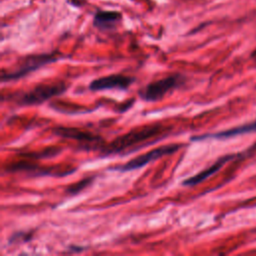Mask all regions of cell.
<instances>
[{
	"mask_svg": "<svg viewBox=\"0 0 256 256\" xmlns=\"http://www.w3.org/2000/svg\"><path fill=\"white\" fill-rule=\"evenodd\" d=\"M165 130H167V127H164L159 123L134 128L126 134L116 137L113 141L103 146L100 150L104 156L117 154L131 147V146L147 141L148 139L163 133Z\"/></svg>",
	"mask_w": 256,
	"mask_h": 256,
	"instance_id": "cell-1",
	"label": "cell"
},
{
	"mask_svg": "<svg viewBox=\"0 0 256 256\" xmlns=\"http://www.w3.org/2000/svg\"><path fill=\"white\" fill-rule=\"evenodd\" d=\"M67 90L64 81L44 82L36 85L28 91H21L9 95V99L18 106H34L44 103L54 96L61 95Z\"/></svg>",
	"mask_w": 256,
	"mask_h": 256,
	"instance_id": "cell-2",
	"label": "cell"
},
{
	"mask_svg": "<svg viewBox=\"0 0 256 256\" xmlns=\"http://www.w3.org/2000/svg\"><path fill=\"white\" fill-rule=\"evenodd\" d=\"M58 60L55 53L51 54H38V55H30L22 59L20 63H18L17 67L10 71H2L1 80L2 82L15 81L26 76L29 73L39 69L40 67L55 62Z\"/></svg>",
	"mask_w": 256,
	"mask_h": 256,
	"instance_id": "cell-3",
	"label": "cell"
},
{
	"mask_svg": "<svg viewBox=\"0 0 256 256\" xmlns=\"http://www.w3.org/2000/svg\"><path fill=\"white\" fill-rule=\"evenodd\" d=\"M184 76L179 73L168 75L157 81L150 82L139 91V96L148 102H155L162 99L172 90L180 87L184 80Z\"/></svg>",
	"mask_w": 256,
	"mask_h": 256,
	"instance_id": "cell-4",
	"label": "cell"
},
{
	"mask_svg": "<svg viewBox=\"0 0 256 256\" xmlns=\"http://www.w3.org/2000/svg\"><path fill=\"white\" fill-rule=\"evenodd\" d=\"M182 147H183V144H180V143L162 145V146H159V147H156L148 151L147 153L141 154L131 159L130 161H128L124 164H121V165L113 166L110 168V170L118 171V172H128V171H132L135 169H139L145 165H147V164L150 163L151 161H154L165 155H170V154L177 152Z\"/></svg>",
	"mask_w": 256,
	"mask_h": 256,
	"instance_id": "cell-5",
	"label": "cell"
},
{
	"mask_svg": "<svg viewBox=\"0 0 256 256\" xmlns=\"http://www.w3.org/2000/svg\"><path fill=\"white\" fill-rule=\"evenodd\" d=\"M5 171L12 172H27L33 176H56L62 177L69 175L76 171L75 167H65V166H39L37 164L30 161H18L9 164L5 167Z\"/></svg>",
	"mask_w": 256,
	"mask_h": 256,
	"instance_id": "cell-6",
	"label": "cell"
},
{
	"mask_svg": "<svg viewBox=\"0 0 256 256\" xmlns=\"http://www.w3.org/2000/svg\"><path fill=\"white\" fill-rule=\"evenodd\" d=\"M135 81V77L124 75V74H111L103 77L96 78L89 84V90L91 91H102V90H127L129 86Z\"/></svg>",
	"mask_w": 256,
	"mask_h": 256,
	"instance_id": "cell-7",
	"label": "cell"
},
{
	"mask_svg": "<svg viewBox=\"0 0 256 256\" xmlns=\"http://www.w3.org/2000/svg\"><path fill=\"white\" fill-rule=\"evenodd\" d=\"M53 133L59 136V137H63V138H67V139H73V140H76V141H80V142H86V143H93V142H100L102 141V138L92 132L90 131H86V130H82L79 129V128H75V127H62V126H58V127H54L53 128Z\"/></svg>",
	"mask_w": 256,
	"mask_h": 256,
	"instance_id": "cell-8",
	"label": "cell"
},
{
	"mask_svg": "<svg viewBox=\"0 0 256 256\" xmlns=\"http://www.w3.org/2000/svg\"><path fill=\"white\" fill-rule=\"evenodd\" d=\"M236 156H237L236 154H229V155H225L221 158H219L215 163H213L212 165L209 166L207 169L195 174L194 176H192L190 178H187L186 180L182 182V184L185 185V186H194V185L201 183V182L204 181L205 179H207L209 176L213 175L218 170H220V168L224 165L226 162H228L229 160H232Z\"/></svg>",
	"mask_w": 256,
	"mask_h": 256,
	"instance_id": "cell-9",
	"label": "cell"
},
{
	"mask_svg": "<svg viewBox=\"0 0 256 256\" xmlns=\"http://www.w3.org/2000/svg\"><path fill=\"white\" fill-rule=\"evenodd\" d=\"M252 131L256 132V121L253 123H248V124H244L241 126H237L235 128H231V129H229V130L193 136V137H191V141H200V140H205V139H210V138L226 139V138H231V137H234L237 135H241V134L252 132Z\"/></svg>",
	"mask_w": 256,
	"mask_h": 256,
	"instance_id": "cell-10",
	"label": "cell"
},
{
	"mask_svg": "<svg viewBox=\"0 0 256 256\" xmlns=\"http://www.w3.org/2000/svg\"><path fill=\"white\" fill-rule=\"evenodd\" d=\"M121 14L115 11H101L95 15L94 25L100 29L112 28L119 21Z\"/></svg>",
	"mask_w": 256,
	"mask_h": 256,
	"instance_id": "cell-11",
	"label": "cell"
},
{
	"mask_svg": "<svg viewBox=\"0 0 256 256\" xmlns=\"http://www.w3.org/2000/svg\"><path fill=\"white\" fill-rule=\"evenodd\" d=\"M95 179V176H90V177H85L81 179L80 181L76 182V183H73L69 186L66 187L65 193L71 196H74L79 194L82 190H84L86 187H88L91 183H92L93 180Z\"/></svg>",
	"mask_w": 256,
	"mask_h": 256,
	"instance_id": "cell-12",
	"label": "cell"
},
{
	"mask_svg": "<svg viewBox=\"0 0 256 256\" xmlns=\"http://www.w3.org/2000/svg\"><path fill=\"white\" fill-rule=\"evenodd\" d=\"M61 148L58 147H49L40 152H30V153H21L20 155L27 158H34V159H43V158H50L55 156L56 154L60 153Z\"/></svg>",
	"mask_w": 256,
	"mask_h": 256,
	"instance_id": "cell-13",
	"label": "cell"
},
{
	"mask_svg": "<svg viewBox=\"0 0 256 256\" xmlns=\"http://www.w3.org/2000/svg\"><path fill=\"white\" fill-rule=\"evenodd\" d=\"M32 232H15L13 233L10 238H9V243L10 244H14V243H19V242H27L30 241L32 238Z\"/></svg>",
	"mask_w": 256,
	"mask_h": 256,
	"instance_id": "cell-14",
	"label": "cell"
},
{
	"mask_svg": "<svg viewBox=\"0 0 256 256\" xmlns=\"http://www.w3.org/2000/svg\"><path fill=\"white\" fill-rule=\"evenodd\" d=\"M87 247H84V246H79V245H71L68 247V250L69 252H72V253H76V252H81L83 250H86Z\"/></svg>",
	"mask_w": 256,
	"mask_h": 256,
	"instance_id": "cell-15",
	"label": "cell"
}]
</instances>
